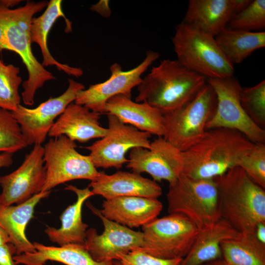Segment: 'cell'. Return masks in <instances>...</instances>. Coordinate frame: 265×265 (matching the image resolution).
<instances>
[{"mask_svg": "<svg viewBox=\"0 0 265 265\" xmlns=\"http://www.w3.org/2000/svg\"><path fill=\"white\" fill-rule=\"evenodd\" d=\"M21 1L20 0H0V5L11 9V7L20 3Z\"/></svg>", "mask_w": 265, "mask_h": 265, "instance_id": "41", "label": "cell"}, {"mask_svg": "<svg viewBox=\"0 0 265 265\" xmlns=\"http://www.w3.org/2000/svg\"><path fill=\"white\" fill-rule=\"evenodd\" d=\"M235 15L232 0H189L182 21L215 37Z\"/></svg>", "mask_w": 265, "mask_h": 265, "instance_id": "22", "label": "cell"}, {"mask_svg": "<svg viewBox=\"0 0 265 265\" xmlns=\"http://www.w3.org/2000/svg\"><path fill=\"white\" fill-rule=\"evenodd\" d=\"M44 147L34 145L15 171L0 176V203L3 206L21 204L42 191L46 176Z\"/></svg>", "mask_w": 265, "mask_h": 265, "instance_id": "16", "label": "cell"}, {"mask_svg": "<svg viewBox=\"0 0 265 265\" xmlns=\"http://www.w3.org/2000/svg\"><path fill=\"white\" fill-rule=\"evenodd\" d=\"M11 243V240L7 233L0 226V246Z\"/></svg>", "mask_w": 265, "mask_h": 265, "instance_id": "40", "label": "cell"}, {"mask_svg": "<svg viewBox=\"0 0 265 265\" xmlns=\"http://www.w3.org/2000/svg\"><path fill=\"white\" fill-rule=\"evenodd\" d=\"M207 80L177 60L163 59L142 78L135 101L146 103L163 114L170 113L189 102Z\"/></svg>", "mask_w": 265, "mask_h": 265, "instance_id": "2", "label": "cell"}, {"mask_svg": "<svg viewBox=\"0 0 265 265\" xmlns=\"http://www.w3.org/2000/svg\"><path fill=\"white\" fill-rule=\"evenodd\" d=\"M255 144L236 130H207L198 141L182 152V174L196 179H213L237 166L240 158Z\"/></svg>", "mask_w": 265, "mask_h": 265, "instance_id": "1", "label": "cell"}, {"mask_svg": "<svg viewBox=\"0 0 265 265\" xmlns=\"http://www.w3.org/2000/svg\"><path fill=\"white\" fill-rule=\"evenodd\" d=\"M28 146L11 111L0 107V154H13Z\"/></svg>", "mask_w": 265, "mask_h": 265, "instance_id": "31", "label": "cell"}, {"mask_svg": "<svg viewBox=\"0 0 265 265\" xmlns=\"http://www.w3.org/2000/svg\"><path fill=\"white\" fill-rule=\"evenodd\" d=\"M142 227L143 242L135 250L162 259H183L199 231L187 217L177 213L156 218Z\"/></svg>", "mask_w": 265, "mask_h": 265, "instance_id": "8", "label": "cell"}, {"mask_svg": "<svg viewBox=\"0 0 265 265\" xmlns=\"http://www.w3.org/2000/svg\"><path fill=\"white\" fill-rule=\"evenodd\" d=\"M16 249L14 245L7 243L0 246V265H19L14 260Z\"/></svg>", "mask_w": 265, "mask_h": 265, "instance_id": "35", "label": "cell"}, {"mask_svg": "<svg viewBox=\"0 0 265 265\" xmlns=\"http://www.w3.org/2000/svg\"><path fill=\"white\" fill-rule=\"evenodd\" d=\"M254 234L260 242L265 244V222H260L257 225Z\"/></svg>", "mask_w": 265, "mask_h": 265, "instance_id": "36", "label": "cell"}, {"mask_svg": "<svg viewBox=\"0 0 265 265\" xmlns=\"http://www.w3.org/2000/svg\"><path fill=\"white\" fill-rule=\"evenodd\" d=\"M237 166L255 183L265 188V144H255L249 152L240 158Z\"/></svg>", "mask_w": 265, "mask_h": 265, "instance_id": "33", "label": "cell"}, {"mask_svg": "<svg viewBox=\"0 0 265 265\" xmlns=\"http://www.w3.org/2000/svg\"><path fill=\"white\" fill-rule=\"evenodd\" d=\"M51 191H41L27 201L12 206H3L0 203V226L7 233L11 243L16 249V255L36 251L33 243L27 238L26 226L33 217L36 205L48 197Z\"/></svg>", "mask_w": 265, "mask_h": 265, "instance_id": "21", "label": "cell"}, {"mask_svg": "<svg viewBox=\"0 0 265 265\" xmlns=\"http://www.w3.org/2000/svg\"><path fill=\"white\" fill-rule=\"evenodd\" d=\"M167 200L169 214L186 216L199 229L221 218L213 179H196L182 174L169 185Z\"/></svg>", "mask_w": 265, "mask_h": 265, "instance_id": "6", "label": "cell"}, {"mask_svg": "<svg viewBox=\"0 0 265 265\" xmlns=\"http://www.w3.org/2000/svg\"><path fill=\"white\" fill-rule=\"evenodd\" d=\"M113 264H114V265H121L119 262L118 261H113Z\"/></svg>", "mask_w": 265, "mask_h": 265, "instance_id": "43", "label": "cell"}, {"mask_svg": "<svg viewBox=\"0 0 265 265\" xmlns=\"http://www.w3.org/2000/svg\"><path fill=\"white\" fill-rule=\"evenodd\" d=\"M0 107L15 111L21 105L19 86L22 82L19 75L20 68L13 64H5L0 57Z\"/></svg>", "mask_w": 265, "mask_h": 265, "instance_id": "29", "label": "cell"}, {"mask_svg": "<svg viewBox=\"0 0 265 265\" xmlns=\"http://www.w3.org/2000/svg\"><path fill=\"white\" fill-rule=\"evenodd\" d=\"M100 115L83 106L71 103L58 116L48 135L54 138L63 135L82 143L102 138L107 128L101 125Z\"/></svg>", "mask_w": 265, "mask_h": 265, "instance_id": "19", "label": "cell"}, {"mask_svg": "<svg viewBox=\"0 0 265 265\" xmlns=\"http://www.w3.org/2000/svg\"><path fill=\"white\" fill-rule=\"evenodd\" d=\"M106 114V134L83 148L90 151L88 156L96 168L119 169L128 161V152L136 147L149 149L151 134L123 123L114 115Z\"/></svg>", "mask_w": 265, "mask_h": 265, "instance_id": "11", "label": "cell"}, {"mask_svg": "<svg viewBox=\"0 0 265 265\" xmlns=\"http://www.w3.org/2000/svg\"><path fill=\"white\" fill-rule=\"evenodd\" d=\"M216 105L215 92L207 82L184 106L164 114L165 131L163 138L181 151H185L202 137L207 123L215 111Z\"/></svg>", "mask_w": 265, "mask_h": 265, "instance_id": "7", "label": "cell"}, {"mask_svg": "<svg viewBox=\"0 0 265 265\" xmlns=\"http://www.w3.org/2000/svg\"><path fill=\"white\" fill-rule=\"evenodd\" d=\"M126 167L138 174L147 173L156 182L165 180L169 185L182 174L183 153L163 137H158L151 142L149 149L131 150Z\"/></svg>", "mask_w": 265, "mask_h": 265, "instance_id": "15", "label": "cell"}, {"mask_svg": "<svg viewBox=\"0 0 265 265\" xmlns=\"http://www.w3.org/2000/svg\"><path fill=\"white\" fill-rule=\"evenodd\" d=\"M75 141L65 135L51 138L44 146L45 180L42 191H50L56 186L78 179L91 181L99 172L89 156L80 154Z\"/></svg>", "mask_w": 265, "mask_h": 265, "instance_id": "9", "label": "cell"}, {"mask_svg": "<svg viewBox=\"0 0 265 265\" xmlns=\"http://www.w3.org/2000/svg\"><path fill=\"white\" fill-rule=\"evenodd\" d=\"M159 56L158 53L150 50L141 63L127 71H123L121 66L117 63L112 64L109 78L79 91L74 103L101 114L105 113L106 104L111 98L118 95L131 98L132 90L140 83L143 74Z\"/></svg>", "mask_w": 265, "mask_h": 265, "instance_id": "12", "label": "cell"}, {"mask_svg": "<svg viewBox=\"0 0 265 265\" xmlns=\"http://www.w3.org/2000/svg\"><path fill=\"white\" fill-rule=\"evenodd\" d=\"M84 89L83 84L70 79L67 89L61 95L51 97L33 108L20 105L15 111L11 112L20 125L27 145L44 143L55 119L74 102L77 93Z\"/></svg>", "mask_w": 265, "mask_h": 265, "instance_id": "13", "label": "cell"}, {"mask_svg": "<svg viewBox=\"0 0 265 265\" xmlns=\"http://www.w3.org/2000/svg\"><path fill=\"white\" fill-rule=\"evenodd\" d=\"M201 265H229L222 257L219 259L207 262Z\"/></svg>", "mask_w": 265, "mask_h": 265, "instance_id": "42", "label": "cell"}, {"mask_svg": "<svg viewBox=\"0 0 265 265\" xmlns=\"http://www.w3.org/2000/svg\"><path fill=\"white\" fill-rule=\"evenodd\" d=\"M13 154L8 153H2L0 154V168L8 167L12 164Z\"/></svg>", "mask_w": 265, "mask_h": 265, "instance_id": "39", "label": "cell"}, {"mask_svg": "<svg viewBox=\"0 0 265 265\" xmlns=\"http://www.w3.org/2000/svg\"><path fill=\"white\" fill-rule=\"evenodd\" d=\"M172 41L176 60L187 69L207 79L233 76V64L214 37L182 21L176 26Z\"/></svg>", "mask_w": 265, "mask_h": 265, "instance_id": "5", "label": "cell"}, {"mask_svg": "<svg viewBox=\"0 0 265 265\" xmlns=\"http://www.w3.org/2000/svg\"><path fill=\"white\" fill-rule=\"evenodd\" d=\"M47 0L27 1L26 4L16 9H9L0 5L5 25L6 50L17 53L25 64L28 78L23 82L22 99L25 105L34 103L36 92L44 84L55 79L35 58L32 51L30 26L33 16L46 8Z\"/></svg>", "mask_w": 265, "mask_h": 265, "instance_id": "4", "label": "cell"}, {"mask_svg": "<svg viewBox=\"0 0 265 265\" xmlns=\"http://www.w3.org/2000/svg\"><path fill=\"white\" fill-rule=\"evenodd\" d=\"M88 187L91 188L94 195H101L106 199L125 196L158 199L162 192L161 186L153 180L134 172L122 171L111 175L99 172Z\"/></svg>", "mask_w": 265, "mask_h": 265, "instance_id": "17", "label": "cell"}, {"mask_svg": "<svg viewBox=\"0 0 265 265\" xmlns=\"http://www.w3.org/2000/svg\"><path fill=\"white\" fill-rule=\"evenodd\" d=\"M5 25L3 16L0 9V50H6L4 36Z\"/></svg>", "mask_w": 265, "mask_h": 265, "instance_id": "38", "label": "cell"}, {"mask_svg": "<svg viewBox=\"0 0 265 265\" xmlns=\"http://www.w3.org/2000/svg\"><path fill=\"white\" fill-rule=\"evenodd\" d=\"M239 234L222 218L199 229L190 249L179 265H201L222 258L221 243Z\"/></svg>", "mask_w": 265, "mask_h": 265, "instance_id": "25", "label": "cell"}, {"mask_svg": "<svg viewBox=\"0 0 265 265\" xmlns=\"http://www.w3.org/2000/svg\"><path fill=\"white\" fill-rule=\"evenodd\" d=\"M228 27L246 31L265 28V0H252L250 4L235 14L228 23Z\"/></svg>", "mask_w": 265, "mask_h": 265, "instance_id": "32", "label": "cell"}, {"mask_svg": "<svg viewBox=\"0 0 265 265\" xmlns=\"http://www.w3.org/2000/svg\"><path fill=\"white\" fill-rule=\"evenodd\" d=\"M36 251L15 255L18 265H46L48 261H55L65 265H114L113 261L98 262L91 257L84 245L68 244L59 247L47 246L34 242Z\"/></svg>", "mask_w": 265, "mask_h": 265, "instance_id": "26", "label": "cell"}, {"mask_svg": "<svg viewBox=\"0 0 265 265\" xmlns=\"http://www.w3.org/2000/svg\"><path fill=\"white\" fill-rule=\"evenodd\" d=\"M162 209L158 199L125 196L106 199L100 212L107 219L131 229L148 224L157 218Z\"/></svg>", "mask_w": 265, "mask_h": 265, "instance_id": "18", "label": "cell"}, {"mask_svg": "<svg viewBox=\"0 0 265 265\" xmlns=\"http://www.w3.org/2000/svg\"><path fill=\"white\" fill-rule=\"evenodd\" d=\"M251 1V0H232L235 14L244 9Z\"/></svg>", "mask_w": 265, "mask_h": 265, "instance_id": "37", "label": "cell"}, {"mask_svg": "<svg viewBox=\"0 0 265 265\" xmlns=\"http://www.w3.org/2000/svg\"><path fill=\"white\" fill-rule=\"evenodd\" d=\"M222 258L229 265H265V244L254 233H239L221 244Z\"/></svg>", "mask_w": 265, "mask_h": 265, "instance_id": "28", "label": "cell"}, {"mask_svg": "<svg viewBox=\"0 0 265 265\" xmlns=\"http://www.w3.org/2000/svg\"><path fill=\"white\" fill-rule=\"evenodd\" d=\"M65 189L74 192L77 195V201L62 213L60 228L47 226L45 233L50 241L59 246L68 244L84 245L88 225L82 220V205L87 199L94 194L88 187L80 189L69 185Z\"/></svg>", "mask_w": 265, "mask_h": 265, "instance_id": "23", "label": "cell"}, {"mask_svg": "<svg viewBox=\"0 0 265 265\" xmlns=\"http://www.w3.org/2000/svg\"><path fill=\"white\" fill-rule=\"evenodd\" d=\"M213 179L221 218L239 233H254L257 225L265 222V189L238 166Z\"/></svg>", "mask_w": 265, "mask_h": 265, "instance_id": "3", "label": "cell"}, {"mask_svg": "<svg viewBox=\"0 0 265 265\" xmlns=\"http://www.w3.org/2000/svg\"><path fill=\"white\" fill-rule=\"evenodd\" d=\"M241 106L250 119L259 128L265 129V80L250 87H241Z\"/></svg>", "mask_w": 265, "mask_h": 265, "instance_id": "30", "label": "cell"}, {"mask_svg": "<svg viewBox=\"0 0 265 265\" xmlns=\"http://www.w3.org/2000/svg\"><path fill=\"white\" fill-rule=\"evenodd\" d=\"M217 99L215 111L206 126V130L224 128L236 130L255 144H265V130L257 126L242 108L239 99L241 86L234 76L208 79Z\"/></svg>", "mask_w": 265, "mask_h": 265, "instance_id": "10", "label": "cell"}, {"mask_svg": "<svg viewBox=\"0 0 265 265\" xmlns=\"http://www.w3.org/2000/svg\"><path fill=\"white\" fill-rule=\"evenodd\" d=\"M86 206L100 218L104 227L100 235L93 228L86 231L84 246L93 259L98 262L118 261L120 256L142 245V232L133 231L107 219L90 202Z\"/></svg>", "mask_w": 265, "mask_h": 265, "instance_id": "14", "label": "cell"}, {"mask_svg": "<svg viewBox=\"0 0 265 265\" xmlns=\"http://www.w3.org/2000/svg\"><path fill=\"white\" fill-rule=\"evenodd\" d=\"M62 0H51L48 2L45 11L38 17H33L30 26V36L32 43L37 44L43 56L42 65L44 67L54 66L59 71L79 77L83 74L81 68L71 67L57 61L51 54L48 47L47 38L49 33L56 20L62 17L65 21V30L72 31V23L65 16L62 8Z\"/></svg>", "mask_w": 265, "mask_h": 265, "instance_id": "24", "label": "cell"}, {"mask_svg": "<svg viewBox=\"0 0 265 265\" xmlns=\"http://www.w3.org/2000/svg\"><path fill=\"white\" fill-rule=\"evenodd\" d=\"M183 259H162L138 250L119 257L121 265H179Z\"/></svg>", "mask_w": 265, "mask_h": 265, "instance_id": "34", "label": "cell"}, {"mask_svg": "<svg viewBox=\"0 0 265 265\" xmlns=\"http://www.w3.org/2000/svg\"><path fill=\"white\" fill-rule=\"evenodd\" d=\"M105 109L106 114L114 115L138 130L158 137H163L164 135V114L146 103H137L131 98L118 95L107 101Z\"/></svg>", "mask_w": 265, "mask_h": 265, "instance_id": "20", "label": "cell"}, {"mask_svg": "<svg viewBox=\"0 0 265 265\" xmlns=\"http://www.w3.org/2000/svg\"><path fill=\"white\" fill-rule=\"evenodd\" d=\"M215 39L233 64L241 63L255 51L265 46L264 31L254 32L226 26Z\"/></svg>", "mask_w": 265, "mask_h": 265, "instance_id": "27", "label": "cell"}]
</instances>
